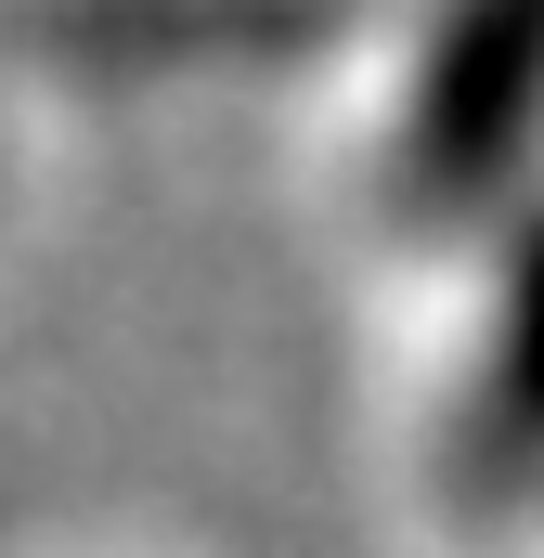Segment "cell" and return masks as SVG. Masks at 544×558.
Segmentation results:
<instances>
[{
	"label": "cell",
	"instance_id": "cell-1",
	"mask_svg": "<svg viewBox=\"0 0 544 558\" xmlns=\"http://www.w3.org/2000/svg\"><path fill=\"white\" fill-rule=\"evenodd\" d=\"M544 131V0H454L403 105V195L480 208Z\"/></svg>",
	"mask_w": 544,
	"mask_h": 558
},
{
	"label": "cell",
	"instance_id": "cell-2",
	"mask_svg": "<svg viewBox=\"0 0 544 558\" xmlns=\"http://www.w3.org/2000/svg\"><path fill=\"white\" fill-rule=\"evenodd\" d=\"M363 0H13L26 52H65L91 78L131 65H234V52H311L337 39Z\"/></svg>",
	"mask_w": 544,
	"mask_h": 558
},
{
	"label": "cell",
	"instance_id": "cell-3",
	"mask_svg": "<svg viewBox=\"0 0 544 558\" xmlns=\"http://www.w3.org/2000/svg\"><path fill=\"white\" fill-rule=\"evenodd\" d=\"M506 416L544 441V221L519 234V260H506Z\"/></svg>",
	"mask_w": 544,
	"mask_h": 558
}]
</instances>
